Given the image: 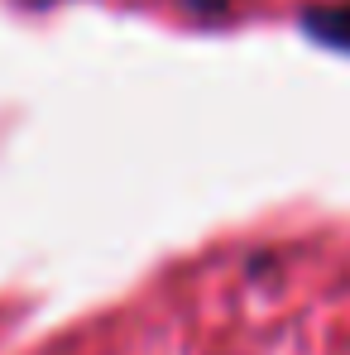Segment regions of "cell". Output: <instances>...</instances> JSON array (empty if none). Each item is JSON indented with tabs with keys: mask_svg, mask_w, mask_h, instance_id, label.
<instances>
[{
	"mask_svg": "<svg viewBox=\"0 0 350 355\" xmlns=\"http://www.w3.org/2000/svg\"><path fill=\"white\" fill-rule=\"evenodd\" d=\"M297 24H302V34H307V39H317V44H326V49L350 53V0L307 5V10L297 15Z\"/></svg>",
	"mask_w": 350,
	"mask_h": 355,
	"instance_id": "1",
	"label": "cell"
},
{
	"mask_svg": "<svg viewBox=\"0 0 350 355\" xmlns=\"http://www.w3.org/2000/svg\"><path fill=\"white\" fill-rule=\"evenodd\" d=\"M192 15H221V10H231V0H182Z\"/></svg>",
	"mask_w": 350,
	"mask_h": 355,
	"instance_id": "2",
	"label": "cell"
}]
</instances>
